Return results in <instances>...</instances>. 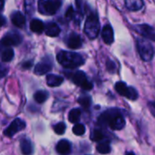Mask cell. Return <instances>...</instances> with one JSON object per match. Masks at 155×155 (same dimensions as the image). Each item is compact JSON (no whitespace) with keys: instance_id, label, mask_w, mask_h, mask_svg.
Returning a JSON list of instances; mask_svg holds the SVG:
<instances>
[{"instance_id":"obj_25","label":"cell","mask_w":155,"mask_h":155,"mask_svg":"<svg viewBox=\"0 0 155 155\" xmlns=\"http://www.w3.org/2000/svg\"><path fill=\"white\" fill-rule=\"evenodd\" d=\"M104 138H105V135H104V134L101 130H99V129H94V130L92 132L91 139H92L93 141L100 143V142L104 141Z\"/></svg>"},{"instance_id":"obj_31","label":"cell","mask_w":155,"mask_h":155,"mask_svg":"<svg viewBox=\"0 0 155 155\" xmlns=\"http://www.w3.org/2000/svg\"><path fill=\"white\" fill-rule=\"evenodd\" d=\"M106 68L111 74H114L115 72V70H116V64H115V63L114 61L108 59L107 62H106Z\"/></svg>"},{"instance_id":"obj_28","label":"cell","mask_w":155,"mask_h":155,"mask_svg":"<svg viewBox=\"0 0 155 155\" xmlns=\"http://www.w3.org/2000/svg\"><path fill=\"white\" fill-rule=\"evenodd\" d=\"M78 103L84 109H89V107L91 106V98L89 96H82L78 99Z\"/></svg>"},{"instance_id":"obj_12","label":"cell","mask_w":155,"mask_h":155,"mask_svg":"<svg viewBox=\"0 0 155 155\" xmlns=\"http://www.w3.org/2000/svg\"><path fill=\"white\" fill-rule=\"evenodd\" d=\"M56 152L60 155H69L72 152V144L69 141L64 139L60 140L56 146H55Z\"/></svg>"},{"instance_id":"obj_33","label":"cell","mask_w":155,"mask_h":155,"mask_svg":"<svg viewBox=\"0 0 155 155\" xmlns=\"http://www.w3.org/2000/svg\"><path fill=\"white\" fill-rule=\"evenodd\" d=\"M149 109L151 111V113L153 114V115L155 116V102H151L149 103Z\"/></svg>"},{"instance_id":"obj_36","label":"cell","mask_w":155,"mask_h":155,"mask_svg":"<svg viewBox=\"0 0 155 155\" xmlns=\"http://www.w3.org/2000/svg\"><path fill=\"white\" fill-rule=\"evenodd\" d=\"M125 155H135L133 152H128V153H126V154Z\"/></svg>"},{"instance_id":"obj_8","label":"cell","mask_w":155,"mask_h":155,"mask_svg":"<svg viewBox=\"0 0 155 155\" xmlns=\"http://www.w3.org/2000/svg\"><path fill=\"white\" fill-rule=\"evenodd\" d=\"M25 122L20 118H15L4 131V134L7 137H13L17 133L23 131L25 128Z\"/></svg>"},{"instance_id":"obj_2","label":"cell","mask_w":155,"mask_h":155,"mask_svg":"<svg viewBox=\"0 0 155 155\" xmlns=\"http://www.w3.org/2000/svg\"><path fill=\"white\" fill-rule=\"evenodd\" d=\"M56 60L67 69H74L84 64V58L80 54L71 51H60L56 55Z\"/></svg>"},{"instance_id":"obj_32","label":"cell","mask_w":155,"mask_h":155,"mask_svg":"<svg viewBox=\"0 0 155 155\" xmlns=\"http://www.w3.org/2000/svg\"><path fill=\"white\" fill-rule=\"evenodd\" d=\"M32 65H33V62L32 61H27V62H25V63L22 64V68H24V69H29V68L32 67Z\"/></svg>"},{"instance_id":"obj_20","label":"cell","mask_w":155,"mask_h":155,"mask_svg":"<svg viewBox=\"0 0 155 155\" xmlns=\"http://www.w3.org/2000/svg\"><path fill=\"white\" fill-rule=\"evenodd\" d=\"M45 25L43 21L40 19H33L30 22V29L32 32L36 34H41L45 31Z\"/></svg>"},{"instance_id":"obj_10","label":"cell","mask_w":155,"mask_h":155,"mask_svg":"<svg viewBox=\"0 0 155 155\" xmlns=\"http://www.w3.org/2000/svg\"><path fill=\"white\" fill-rule=\"evenodd\" d=\"M134 28L139 35H141L144 38H147L151 41L155 42V30L151 25L147 24H141V25H134Z\"/></svg>"},{"instance_id":"obj_34","label":"cell","mask_w":155,"mask_h":155,"mask_svg":"<svg viewBox=\"0 0 155 155\" xmlns=\"http://www.w3.org/2000/svg\"><path fill=\"white\" fill-rule=\"evenodd\" d=\"M5 24V19L4 16H2V26H4Z\"/></svg>"},{"instance_id":"obj_9","label":"cell","mask_w":155,"mask_h":155,"mask_svg":"<svg viewBox=\"0 0 155 155\" xmlns=\"http://www.w3.org/2000/svg\"><path fill=\"white\" fill-rule=\"evenodd\" d=\"M21 42L22 36L16 32H9L5 34L1 39V44L3 46H16L19 45Z\"/></svg>"},{"instance_id":"obj_17","label":"cell","mask_w":155,"mask_h":155,"mask_svg":"<svg viewBox=\"0 0 155 155\" xmlns=\"http://www.w3.org/2000/svg\"><path fill=\"white\" fill-rule=\"evenodd\" d=\"M20 149L23 155H32L34 153V147L31 141L28 138H23L20 141Z\"/></svg>"},{"instance_id":"obj_5","label":"cell","mask_w":155,"mask_h":155,"mask_svg":"<svg viewBox=\"0 0 155 155\" xmlns=\"http://www.w3.org/2000/svg\"><path fill=\"white\" fill-rule=\"evenodd\" d=\"M137 50L141 58L145 62H150L154 55V49L152 44L146 39L138 38L136 42Z\"/></svg>"},{"instance_id":"obj_14","label":"cell","mask_w":155,"mask_h":155,"mask_svg":"<svg viewBox=\"0 0 155 155\" xmlns=\"http://www.w3.org/2000/svg\"><path fill=\"white\" fill-rule=\"evenodd\" d=\"M45 33L48 36L55 37V36L59 35V34L61 33V29H60L59 25L56 23H54V22H48L45 25Z\"/></svg>"},{"instance_id":"obj_16","label":"cell","mask_w":155,"mask_h":155,"mask_svg":"<svg viewBox=\"0 0 155 155\" xmlns=\"http://www.w3.org/2000/svg\"><path fill=\"white\" fill-rule=\"evenodd\" d=\"M52 70V64L48 62H40L35 66L34 73L36 75H44Z\"/></svg>"},{"instance_id":"obj_15","label":"cell","mask_w":155,"mask_h":155,"mask_svg":"<svg viewBox=\"0 0 155 155\" xmlns=\"http://www.w3.org/2000/svg\"><path fill=\"white\" fill-rule=\"evenodd\" d=\"M11 21L13 25L18 28H22L25 25V17L20 11H15L11 15Z\"/></svg>"},{"instance_id":"obj_23","label":"cell","mask_w":155,"mask_h":155,"mask_svg":"<svg viewBox=\"0 0 155 155\" xmlns=\"http://www.w3.org/2000/svg\"><path fill=\"white\" fill-rule=\"evenodd\" d=\"M48 96H49V94L46 91L40 90V91H37L36 93H35L34 99L37 104H43L48 99Z\"/></svg>"},{"instance_id":"obj_19","label":"cell","mask_w":155,"mask_h":155,"mask_svg":"<svg viewBox=\"0 0 155 155\" xmlns=\"http://www.w3.org/2000/svg\"><path fill=\"white\" fill-rule=\"evenodd\" d=\"M64 82V77L56 74H48L46 76V84L50 87H57L61 85Z\"/></svg>"},{"instance_id":"obj_21","label":"cell","mask_w":155,"mask_h":155,"mask_svg":"<svg viewBox=\"0 0 155 155\" xmlns=\"http://www.w3.org/2000/svg\"><path fill=\"white\" fill-rule=\"evenodd\" d=\"M81 114H82V112L79 108H74L72 109L69 114H68V120L70 123L72 124H76L80 118H81Z\"/></svg>"},{"instance_id":"obj_26","label":"cell","mask_w":155,"mask_h":155,"mask_svg":"<svg viewBox=\"0 0 155 155\" xmlns=\"http://www.w3.org/2000/svg\"><path fill=\"white\" fill-rule=\"evenodd\" d=\"M24 5L26 15H32L35 12V0H24Z\"/></svg>"},{"instance_id":"obj_3","label":"cell","mask_w":155,"mask_h":155,"mask_svg":"<svg viewBox=\"0 0 155 155\" xmlns=\"http://www.w3.org/2000/svg\"><path fill=\"white\" fill-rule=\"evenodd\" d=\"M100 22H99V17L96 13H91L85 21L84 24V33L85 35L91 39L94 40L95 39L99 33H100Z\"/></svg>"},{"instance_id":"obj_18","label":"cell","mask_w":155,"mask_h":155,"mask_svg":"<svg viewBox=\"0 0 155 155\" xmlns=\"http://www.w3.org/2000/svg\"><path fill=\"white\" fill-rule=\"evenodd\" d=\"M124 5L128 10L135 12L141 10L143 7L144 2L143 0H124Z\"/></svg>"},{"instance_id":"obj_29","label":"cell","mask_w":155,"mask_h":155,"mask_svg":"<svg viewBox=\"0 0 155 155\" xmlns=\"http://www.w3.org/2000/svg\"><path fill=\"white\" fill-rule=\"evenodd\" d=\"M54 130L56 134H59V135H62L64 134L65 130H66V125L64 124V123H58L54 125Z\"/></svg>"},{"instance_id":"obj_22","label":"cell","mask_w":155,"mask_h":155,"mask_svg":"<svg viewBox=\"0 0 155 155\" xmlns=\"http://www.w3.org/2000/svg\"><path fill=\"white\" fill-rule=\"evenodd\" d=\"M96 150L101 154H108L111 153V146L109 142L102 141L96 145Z\"/></svg>"},{"instance_id":"obj_1","label":"cell","mask_w":155,"mask_h":155,"mask_svg":"<svg viewBox=\"0 0 155 155\" xmlns=\"http://www.w3.org/2000/svg\"><path fill=\"white\" fill-rule=\"evenodd\" d=\"M98 123L101 125L109 126L113 130H122L125 126V120L122 113L117 109H112L102 114L98 118Z\"/></svg>"},{"instance_id":"obj_6","label":"cell","mask_w":155,"mask_h":155,"mask_svg":"<svg viewBox=\"0 0 155 155\" xmlns=\"http://www.w3.org/2000/svg\"><path fill=\"white\" fill-rule=\"evenodd\" d=\"M114 88L120 95L124 96L129 100L135 101L139 96L138 92L135 90V88L132 86H128L124 82H117L114 85Z\"/></svg>"},{"instance_id":"obj_11","label":"cell","mask_w":155,"mask_h":155,"mask_svg":"<svg viewBox=\"0 0 155 155\" xmlns=\"http://www.w3.org/2000/svg\"><path fill=\"white\" fill-rule=\"evenodd\" d=\"M67 46L71 49H79L82 46L83 41L81 36L76 33H72L68 35L66 39Z\"/></svg>"},{"instance_id":"obj_27","label":"cell","mask_w":155,"mask_h":155,"mask_svg":"<svg viewBox=\"0 0 155 155\" xmlns=\"http://www.w3.org/2000/svg\"><path fill=\"white\" fill-rule=\"evenodd\" d=\"M73 133L77 135V136H81L83 134H84L85 133V127L84 124H74V126L73 127Z\"/></svg>"},{"instance_id":"obj_4","label":"cell","mask_w":155,"mask_h":155,"mask_svg":"<svg viewBox=\"0 0 155 155\" xmlns=\"http://www.w3.org/2000/svg\"><path fill=\"white\" fill-rule=\"evenodd\" d=\"M62 2L60 0H39L37 3L38 12L46 15H53L56 14V12L61 7Z\"/></svg>"},{"instance_id":"obj_7","label":"cell","mask_w":155,"mask_h":155,"mask_svg":"<svg viewBox=\"0 0 155 155\" xmlns=\"http://www.w3.org/2000/svg\"><path fill=\"white\" fill-rule=\"evenodd\" d=\"M72 81L82 89L89 91L93 88V84L88 80L86 74L83 71H76L71 75Z\"/></svg>"},{"instance_id":"obj_24","label":"cell","mask_w":155,"mask_h":155,"mask_svg":"<svg viewBox=\"0 0 155 155\" xmlns=\"http://www.w3.org/2000/svg\"><path fill=\"white\" fill-rule=\"evenodd\" d=\"M14 55H15L14 50L12 48H6L2 52L1 59H2L3 62H10V61L13 60Z\"/></svg>"},{"instance_id":"obj_13","label":"cell","mask_w":155,"mask_h":155,"mask_svg":"<svg viewBox=\"0 0 155 155\" xmlns=\"http://www.w3.org/2000/svg\"><path fill=\"white\" fill-rule=\"evenodd\" d=\"M102 38L104 42L107 45H111L114 41V29L110 25H105L102 29Z\"/></svg>"},{"instance_id":"obj_35","label":"cell","mask_w":155,"mask_h":155,"mask_svg":"<svg viewBox=\"0 0 155 155\" xmlns=\"http://www.w3.org/2000/svg\"><path fill=\"white\" fill-rule=\"evenodd\" d=\"M2 4H1V9L3 10L4 9V4H5V0H1Z\"/></svg>"},{"instance_id":"obj_30","label":"cell","mask_w":155,"mask_h":155,"mask_svg":"<svg viewBox=\"0 0 155 155\" xmlns=\"http://www.w3.org/2000/svg\"><path fill=\"white\" fill-rule=\"evenodd\" d=\"M65 18L66 19H68V20H72V19H74V17H75V11H74V7L73 6H69L68 8H67V10H66V12H65Z\"/></svg>"}]
</instances>
